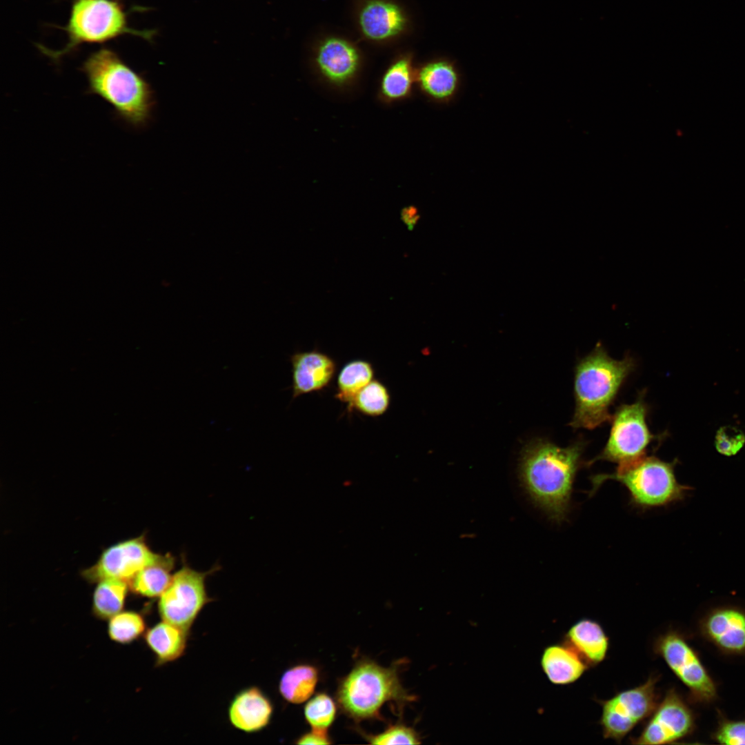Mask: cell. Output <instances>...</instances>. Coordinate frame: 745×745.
<instances>
[{
    "label": "cell",
    "mask_w": 745,
    "mask_h": 745,
    "mask_svg": "<svg viewBox=\"0 0 745 745\" xmlns=\"http://www.w3.org/2000/svg\"><path fill=\"white\" fill-rule=\"evenodd\" d=\"M586 446L582 438L566 447L539 439L522 453L520 477L524 489L533 502L555 522H563L569 513L575 477L586 466Z\"/></svg>",
    "instance_id": "1"
},
{
    "label": "cell",
    "mask_w": 745,
    "mask_h": 745,
    "mask_svg": "<svg viewBox=\"0 0 745 745\" xmlns=\"http://www.w3.org/2000/svg\"><path fill=\"white\" fill-rule=\"evenodd\" d=\"M635 365L629 355L610 357L598 342L575 367V410L569 426L593 430L610 421V406Z\"/></svg>",
    "instance_id": "2"
},
{
    "label": "cell",
    "mask_w": 745,
    "mask_h": 745,
    "mask_svg": "<svg viewBox=\"0 0 745 745\" xmlns=\"http://www.w3.org/2000/svg\"><path fill=\"white\" fill-rule=\"evenodd\" d=\"M88 80V93L110 104L122 121L135 128L144 126L153 106L148 83L113 50L101 47L80 68Z\"/></svg>",
    "instance_id": "3"
},
{
    "label": "cell",
    "mask_w": 745,
    "mask_h": 745,
    "mask_svg": "<svg viewBox=\"0 0 745 745\" xmlns=\"http://www.w3.org/2000/svg\"><path fill=\"white\" fill-rule=\"evenodd\" d=\"M129 10L121 0H71L70 15L63 30L68 41L65 47L53 50L37 44L39 51L58 62L64 56L76 52L85 43H103L124 34L139 37L150 42L156 34L155 30H137L129 26Z\"/></svg>",
    "instance_id": "4"
},
{
    "label": "cell",
    "mask_w": 745,
    "mask_h": 745,
    "mask_svg": "<svg viewBox=\"0 0 745 745\" xmlns=\"http://www.w3.org/2000/svg\"><path fill=\"white\" fill-rule=\"evenodd\" d=\"M398 665L384 667L368 659L359 660L337 687L336 699L341 711L356 722L380 719L386 702L399 708L415 700L403 687Z\"/></svg>",
    "instance_id": "5"
},
{
    "label": "cell",
    "mask_w": 745,
    "mask_h": 745,
    "mask_svg": "<svg viewBox=\"0 0 745 745\" xmlns=\"http://www.w3.org/2000/svg\"><path fill=\"white\" fill-rule=\"evenodd\" d=\"M677 463V459L668 462L653 455H644L619 464L612 473L592 476L590 493H595L605 481L615 480L627 489L630 502L636 508L648 509L679 502L693 488L677 481L675 475Z\"/></svg>",
    "instance_id": "6"
},
{
    "label": "cell",
    "mask_w": 745,
    "mask_h": 745,
    "mask_svg": "<svg viewBox=\"0 0 745 745\" xmlns=\"http://www.w3.org/2000/svg\"><path fill=\"white\" fill-rule=\"evenodd\" d=\"M648 413L644 391L639 393L633 403L618 406L610 420L611 426L606 445L586 466H590L597 461H608L619 465L646 455L653 441L666 436L650 432L647 424Z\"/></svg>",
    "instance_id": "7"
},
{
    "label": "cell",
    "mask_w": 745,
    "mask_h": 745,
    "mask_svg": "<svg viewBox=\"0 0 745 745\" xmlns=\"http://www.w3.org/2000/svg\"><path fill=\"white\" fill-rule=\"evenodd\" d=\"M653 650L687 688L694 702L709 704L716 699V684L697 652L682 634L669 630L655 639Z\"/></svg>",
    "instance_id": "8"
},
{
    "label": "cell",
    "mask_w": 745,
    "mask_h": 745,
    "mask_svg": "<svg viewBox=\"0 0 745 745\" xmlns=\"http://www.w3.org/2000/svg\"><path fill=\"white\" fill-rule=\"evenodd\" d=\"M215 570L199 572L184 564L175 572L168 586L159 597L157 608L161 619L189 633L202 609L210 601L206 580Z\"/></svg>",
    "instance_id": "9"
},
{
    "label": "cell",
    "mask_w": 745,
    "mask_h": 745,
    "mask_svg": "<svg viewBox=\"0 0 745 745\" xmlns=\"http://www.w3.org/2000/svg\"><path fill=\"white\" fill-rule=\"evenodd\" d=\"M657 680V676L650 675L644 683L599 701V724L605 738L620 742L638 724L648 719L659 702Z\"/></svg>",
    "instance_id": "10"
},
{
    "label": "cell",
    "mask_w": 745,
    "mask_h": 745,
    "mask_svg": "<svg viewBox=\"0 0 745 745\" xmlns=\"http://www.w3.org/2000/svg\"><path fill=\"white\" fill-rule=\"evenodd\" d=\"M695 724V715L683 697L669 689L648 717L640 734L630 738L638 745L672 744L690 735Z\"/></svg>",
    "instance_id": "11"
},
{
    "label": "cell",
    "mask_w": 745,
    "mask_h": 745,
    "mask_svg": "<svg viewBox=\"0 0 745 745\" xmlns=\"http://www.w3.org/2000/svg\"><path fill=\"white\" fill-rule=\"evenodd\" d=\"M164 555L154 553L141 535L118 542L103 551L97 562L83 570V577L94 583L115 578L129 582L143 568L159 562Z\"/></svg>",
    "instance_id": "12"
},
{
    "label": "cell",
    "mask_w": 745,
    "mask_h": 745,
    "mask_svg": "<svg viewBox=\"0 0 745 745\" xmlns=\"http://www.w3.org/2000/svg\"><path fill=\"white\" fill-rule=\"evenodd\" d=\"M704 637L723 653L745 654V610L735 606L716 607L699 623Z\"/></svg>",
    "instance_id": "13"
},
{
    "label": "cell",
    "mask_w": 745,
    "mask_h": 745,
    "mask_svg": "<svg viewBox=\"0 0 745 745\" xmlns=\"http://www.w3.org/2000/svg\"><path fill=\"white\" fill-rule=\"evenodd\" d=\"M290 360L293 398L324 389L335 374V360L317 350L297 352L290 356Z\"/></svg>",
    "instance_id": "14"
},
{
    "label": "cell",
    "mask_w": 745,
    "mask_h": 745,
    "mask_svg": "<svg viewBox=\"0 0 745 745\" xmlns=\"http://www.w3.org/2000/svg\"><path fill=\"white\" fill-rule=\"evenodd\" d=\"M273 705L268 697L257 686H249L239 691L228 708L231 725L244 733H257L270 724Z\"/></svg>",
    "instance_id": "15"
},
{
    "label": "cell",
    "mask_w": 745,
    "mask_h": 745,
    "mask_svg": "<svg viewBox=\"0 0 745 745\" xmlns=\"http://www.w3.org/2000/svg\"><path fill=\"white\" fill-rule=\"evenodd\" d=\"M316 63L328 81L335 86H344L355 76L359 66V54L348 41L332 37L319 46Z\"/></svg>",
    "instance_id": "16"
},
{
    "label": "cell",
    "mask_w": 745,
    "mask_h": 745,
    "mask_svg": "<svg viewBox=\"0 0 745 745\" xmlns=\"http://www.w3.org/2000/svg\"><path fill=\"white\" fill-rule=\"evenodd\" d=\"M415 83L428 99L438 104H446L457 97L461 77L452 61L437 59L424 63L416 70Z\"/></svg>",
    "instance_id": "17"
},
{
    "label": "cell",
    "mask_w": 745,
    "mask_h": 745,
    "mask_svg": "<svg viewBox=\"0 0 745 745\" xmlns=\"http://www.w3.org/2000/svg\"><path fill=\"white\" fill-rule=\"evenodd\" d=\"M359 23L366 37L381 41L400 33L406 21L402 10L396 4L384 0H372L361 9Z\"/></svg>",
    "instance_id": "18"
},
{
    "label": "cell",
    "mask_w": 745,
    "mask_h": 745,
    "mask_svg": "<svg viewBox=\"0 0 745 745\" xmlns=\"http://www.w3.org/2000/svg\"><path fill=\"white\" fill-rule=\"evenodd\" d=\"M564 642L572 648L588 667L603 662L609 646L608 637L602 626L597 622L587 618L579 619L570 626Z\"/></svg>",
    "instance_id": "19"
},
{
    "label": "cell",
    "mask_w": 745,
    "mask_h": 745,
    "mask_svg": "<svg viewBox=\"0 0 745 745\" xmlns=\"http://www.w3.org/2000/svg\"><path fill=\"white\" fill-rule=\"evenodd\" d=\"M541 665L550 682L557 685L575 682L588 668L579 655L564 642L546 648Z\"/></svg>",
    "instance_id": "20"
},
{
    "label": "cell",
    "mask_w": 745,
    "mask_h": 745,
    "mask_svg": "<svg viewBox=\"0 0 745 745\" xmlns=\"http://www.w3.org/2000/svg\"><path fill=\"white\" fill-rule=\"evenodd\" d=\"M144 635L145 642L153 653L157 665L178 659L186 650L188 633L169 622L162 620Z\"/></svg>",
    "instance_id": "21"
},
{
    "label": "cell",
    "mask_w": 745,
    "mask_h": 745,
    "mask_svg": "<svg viewBox=\"0 0 745 745\" xmlns=\"http://www.w3.org/2000/svg\"><path fill=\"white\" fill-rule=\"evenodd\" d=\"M175 563L171 554H165L159 562L143 568L132 578L130 590L140 596L159 598L171 582Z\"/></svg>",
    "instance_id": "22"
},
{
    "label": "cell",
    "mask_w": 745,
    "mask_h": 745,
    "mask_svg": "<svg viewBox=\"0 0 745 745\" xmlns=\"http://www.w3.org/2000/svg\"><path fill=\"white\" fill-rule=\"evenodd\" d=\"M319 679L317 668L310 664H298L286 670L279 682V691L287 702L299 704L313 695Z\"/></svg>",
    "instance_id": "23"
},
{
    "label": "cell",
    "mask_w": 745,
    "mask_h": 745,
    "mask_svg": "<svg viewBox=\"0 0 745 745\" xmlns=\"http://www.w3.org/2000/svg\"><path fill=\"white\" fill-rule=\"evenodd\" d=\"M415 72L412 59L408 55L393 61L381 80L379 94L381 99L393 102L410 97L415 82Z\"/></svg>",
    "instance_id": "24"
},
{
    "label": "cell",
    "mask_w": 745,
    "mask_h": 745,
    "mask_svg": "<svg viewBox=\"0 0 745 745\" xmlns=\"http://www.w3.org/2000/svg\"><path fill=\"white\" fill-rule=\"evenodd\" d=\"M129 583L126 581L107 578L97 582L92 599L94 615L101 619H110L122 611Z\"/></svg>",
    "instance_id": "25"
},
{
    "label": "cell",
    "mask_w": 745,
    "mask_h": 745,
    "mask_svg": "<svg viewBox=\"0 0 745 745\" xmlns=\"http://www.w3.org/2000/svg\"><path fill=\"white\" fill-rule=\"evenodd\" d=\"M374 377L372 364L364 359H355L346 364L337 377L336 398L350 406L355 396L369 384Z\"/></svg>",
    "instance_id": "26"
},
{
    "label": "cell",
    "mask_w": 745,
    "mask_h": 745,
    "mask_svg": "<svg viewBox=\"0 0 745 745\" xmlns=\"http://www.w3.org/2000/svg\"><path fill=\"white\" fill-rule=\"evenodd\" d=\"M390 397L386 386L377 379H372L355 396L349 408H353L363 415L377 417L388 408Z\"/></svg>",
    "instance_id": "27"
},
{
    "label": "cell",
    "mask_w": 745,
    "mask_h": 745,
    "mask_svg": "<svg viewBox=\"0 0 745 745\" xmlns=\"http://www.w3.org/2000/svg\"><path fill=\"white\" fill-rule=\"evenodd\" d=\"M146 624L143 617L135 611H121L109 619L108 633L119 644H130L145 634Z\"/></svg>",
    "instance_id": "28"
},
{
    "label": "cell",
    "mask_w": 745,
    "mask_h": 745,
    "mask_svg": "<svg viewBox=\"0 0 745 745\" xmlns=\"http://www.w3.org/2000/svg\"><path fill=\"white\" fill-rule=\"evenodd\" d=\"M336 714L335 702L325 693L315 695L304 707L305 718L312 728L328 731L334 722Z\"/></svg>",
    "instance_id": "29"
},
{
    "label": "cell",
    "mask_w": 745,
    "mask_h": 745,
    "mask_svg": "<svg viewBox=\"0 0 745 745\" xmlns=\"http://www.w3.org/2000/svg\"><path fill=\"white\" fill-rule=\"evenodd\" d=\"M365 739L371 744H419V734L411 727L397 723L390 725L383 732L377 735H364Z\"/></svg>",
    "instance_id": "30"
},
{
    "label": "cell",
    "mask_w": 745,
    "mask_h": 745,
    "mask_svg": "<svg viewBox=\"0 0 745 745\" xmlns=\"http://www.w3.org/2000/svg\"><path fill=\"white\" fill-rule=\"evenodd\" d=\"M711 737L722 744L745 745V719L732 720L722 717Z\"/></svg>",
    "instance_id": "31"
},
{
    "label": "cell",
    "mask_w": 745,
    "mask_h": 745,
    "mask_svg": "<svg viewBox=\"0 0 745 745\" xmlns=\"http://www.w3.org/2000/svg\"><path fill=\"white\" fill-rule=\"evenodd\" d=\"M745 444V435L731 426L721 427L716 433L715 444L717 450L726 456L736 455Z\"/></svg>",
    "instance_id": "32"
},
{
    "label": "cell",
    "mask_w": 745,
    "mask_h": 745,
    "mask_svg": "<svg viewBox=\"0 0 745 745\" xmlns=\"http://www.w3.org/2000/svg\"><path fill=\"white\" fill-rule=\"evenodd\" d=\"M297 744H330L332 743L328 731L311 728L310 732L301 735L295 742Z\"/></svg>",
    "instance_id": "33"
},
{
    "label": "cell",
    "mask_w": 745,
    "mask_h": 745,
    "mask_svg": "<svg viewBox=\"0 0 745 745\" xmlns=\"http://www.w3.org/2000/svg\"><path fill=\"white\" fill-rule=\"evenodd\" d=\"M401 219L410 230L413 229L419 219L417 209L413 206L405 208L401 211Z\"/></svg>",
    "instance_id": "34"
}]
</instances>
